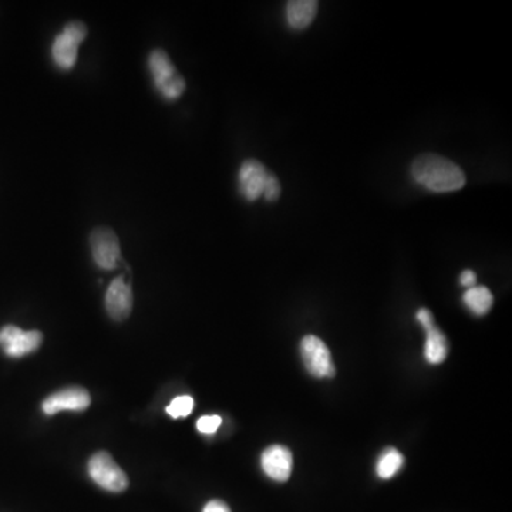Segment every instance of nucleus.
<instances>
[{"instance_id":"nucleus-20","label":"nucleus","mask_w":512,"mask_h":512,"mask_svg":"<svg viewBox=\"0 0 512 512\" xmlns=\"http://www.w3.org/2000/svg\"><path fill=\"white\" fill-rule=\"evenodd\" d=\"M202 512H231V509L225 502L219 501V500H212V501L205 505Z\"/></svg>"},{"instance_id":"nucleus-19","label":"nucleus","mask_w":512,"mask_h":512,"mask_svg":"<svg viewBox=\"0 0 512 512\" xmlns=\"http://www.w3.org/2000/svg\"><path fill=\"white\" fill-rule=\"evenodd\" d=\"M416 318L420 325L424 327V330L436 325V323H434L433 313H431L429 309H420L419 312L416 313Z\"/></svg>"},{"instance_id":"nucleus-6","label":"nucleus","mask_w":512,"mask_h":512,"mask_svg":"<svg viewBox=\"0 0 512 512\" xmlns=\"http://www.w3.org/2000/svg\"><path fill=\"white\" fill-rule=\"evenodd\" d=\"M43 335L39 330H25L8 325L0 330V348L9 358H19L30 355L40 348Z\"/></svg>"},{"instance_id":"nucleus-17","label":"nucleus","mask_w":512,"mask_h":512,"mask_svg":"<svg viewBox=\"0 0 512 512\" xmlns=\"http://www.w3.org/2000/svg\"><path fill=\"white\" fill-rule=\"evenodd\" d=\"M282 193V186L278 177L272 172H269L268 178H266L265 190H264V197L268 202H273L278 200Z\"/></svg>"},{"instance_id":"nucleus-9","label":"nucleus","mask_w":512,"mask_h":512,"mask_svg":"<svg viewBox=\"0 0 512 512\" xmlns=\"http://www.w3.org/2000/svg\"><path fill=\"white\" fill-rule=\"evenodd\" d=\"M269 171L265 165L258 160H247L242 162L238 174V183H240V191L242 197L247 201H256L264 195L265 190L266 178Z\"/></svg>"},{"instance_id":"nucleus-16","label":"nucleus","mask_w":512,"mask_h":512,"mask_svg":"<svg viewBox=\"0 0 512 512\" xmlns=\"http://www.w3.org/2000/svg\"><path fill=\"white\" fill-rule=\"evenodd\" d=\"M193 408V398L191 396H179V398H174L169 406H167V413L174 419H179V417L191 414Z\"/></svg>"},{"instance_id":"nucleus-2","label":"nucleus","mask_w":512,"mask_h":512,"mask_svg":"<svg viewBox=\"0 0 512 512\" xmlns=\"http://www.w3.org/2000/svg\"><path fill=\"white\" fill-rule=\"evenodd\" d=\"M148 66H150V72L153 75V79H154L155 87L160 90V93L165 98L177 100L178 97L183 96L184 91H185V80L172 66L169 54L157 49L150 54Z\"/></svg>"},{"instance_id":"nucleus-11","label":"nucleus","mask_w":512,"mask_h":512,"mask_svg":"<svg viewBox=\"0 0 512 512\" xmlns=\"http://www.w3.org/2000/svg\"><path fill=\"white\" fill-rule=\"evenodd\" d=\"M261 466L269 478L283 483L292 474L294 457L289 448L283 445H271L262 453Z\"/></svg>"},{"instance_id":"nucleus-7","label":"nucleus","mask_w":512,"mask_h":512,"mask_svg":"<svg viewBox=\"0 0 512 512\" xmlns=\"http://www.w3.org/2000/svg\"><path fill=\"white\" fill-rule=\"evenodd\" d=\"M90 247L94 262L101 269L112 271L120 261L119 238L114 231L107 226H97L90 233Z\"/></svg>"},{"instance_id":"nucleus-18","label":"nucleus","mask_w":512,"mask_h":512,"mask_svg":"<svg viewBox=\"0 0 512 512\" xmlns=\"http://www.w3.org/2000/svg\"><path fill=\"white\" fill-rule=\"evenodd\" d=\"M223 423V419L219 416H202L197 421V430L202 434H214L218 430Z\"/></svg>"},{"instance_id":"nucleus-3","label":"nucleus","mask_w":512,"mask_h":512,"mask_svg":"<svg viewBox=\"0 0 512 512\" xmlns=\"http://www.w3.org/2000/svg\"><path fill=\"white\" fill-rule=\"evenodd\" d=\"M89 476L98 487L110 492H122L129 487V478L107 452L91 455L87 464Z\"/></svg>"},{"instance_id":"nucleus-13","label":"nucleus","mask_w":512,"mask_h":512,"mask_svg":"<svg viewBox=\"0 0 512 512\" xmlns=\"http://www.w3.org/2000/svg\"><path fill=\"white\" fill-rule=\"evenodd\" d=\"M426 346H424L426 360L431 365H440L448 355L447 337L436 325L426 329Z\"/></svg>"},{"instance_id":"nucleus-15","label":"nucleus","mask_w":512,"mask_h":512,"mask_svg":"<svg viewBox=\"0 0 512 512\" xmlns=\"http://www.w3.org/2000/svg\"><path fill=\"white\" fill-rule=\"evenodd\" d=\"M405 464V457L396 448H387L382 454L376 464L377 476L382 480H389L398 473V469Z\"/></svg>"},{"instance_id":"nucleus-4","label":"nucleus","mask_w":512,"mask_h":512,"mask_svg":"<svg viewBox=\"0 0 512 512\" xmlns=\"http://www.w3.org/2000/svg\"><path fill=\"white\" fill-rule=\"evenodd\" d=\"M87 36V26L79 20L67 23L51 47L54 61L63 70L75 67L80 43Z\"/></svg>"},{"instance_id":"nucleus-1","label":"nucleus","mask_w":512,"mask_h":512,"mask_svg":"<svg viewBox=\"0 0 512 512\" xmlns=\"http://www.w3.org/2000/svg\"><path fill=\"white\" fill-rule=\"evenodd\" d=\"M412 177L431 193H445L461 190L466 174L452 160L438 154H423L412 164Z\"/></svg>"},{"instance_id":"nucleus-5","label":"nucleus","mask_w":512,"mask_h":512,"mask_svg":"<svg viewBox=\"0 0 512 512\" xmlns=\"http://www.w3.org/2000/svg\"><path fill=\"white\" fill-rule=\"evenodd\" d=\"M301 355L303 365L313 377H334L336 367L332 362L329 348L319 337L308 335L301 342Z\"/></svg>"},{"instance_id":"nucleus-12","label":"nucleus","mask_w":512,"mask_h":512,"mask_svg":"<svg viewBox=\"0 0 512 512\" xmlns=\"http://www.w3.org/2000/svg\"><path fill=\"white\" fill-rule=\"evenodd\" d=\"M316 0H292L287 4V22L295 30H303L312 25L318 13Z\"/></svg>"},{"instance_id":"nucleus-8","label":"nucleus","mask_w":512,"mask_h":512,"mask_svg":"<svg viewBox=\"0 0 512 512\" xmlns=\"http://www.w3.org/2000/svg\"><path fill=\"white\" fill-rule=\"evenodd\" d=\"M90 403H91V398H90L89 391L86 389H83V387H67V389L51 394L43 401L42 408H43L44 414L53 416L56 413L63 412V410L84 412L86 408H89Z\"/></svg>"},{"instance_id":"nucleus-10","label":"nucleus","mask_w":512,"mask_h":512,"mask_svg":"<svg viewBox=\"0 0 512 512\" xmlns=\"http://www.w3.org/2000/svg\"><path fill=\"white\" fill-rule=\"evenodd\" d=\"M106 309L113 320L122 322L126 320L133 311V292L131 287L124 282L120 276L113 280L106 294Z\"/></svg>"},{"instance_id":"nucleus-14","label":"nucleus","mask_w":512,"mask_h":512,"mask_svg":"<svg viewBox=\"0 0 512 512\" xmlns=\"http://www.w3.org/2000/svg\"><path fill=\"white\" fill-rule=\"evenodd\" d=\"M462 301L474 315L483 316L490 312L494 303V297L488 288L473 287L467 289Z\"/></svg>"},{"instance_id":"nucleus-21","label":"nucleus","mask_w":512,"mask_h":512,"mask_svg":"<svg viewBox=\"0 0 512 512\" xmlns=\"http://www.w3.org/2000/svg\"><path fill=\"white\" fill-rule=\"evenodd\" d=\"M476 282L477 275L471 269H466V271L460 275V283H461L462 287L469 288H469L476 287Z\"/></svg>"}]
</instances>
